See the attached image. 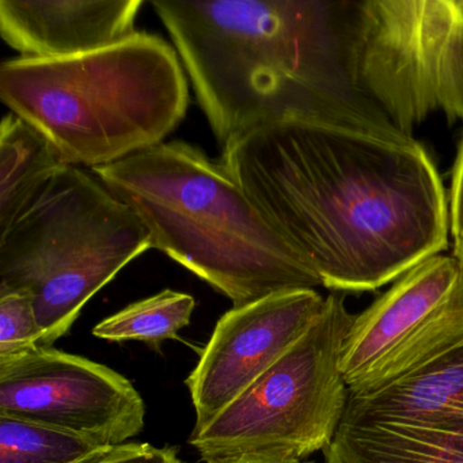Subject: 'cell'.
Masks as SVG:
<instances>
[{
  "instance_id": "6da1fadb",
  "label": "cell",
  "mask_w": 463,
  "mask_h": 463,
  "mask_svg": "<svg viewBox=\"0 0 463 463\" xmlns=\"http://www.w3.org/2000/svg\"><path fill=\"white\" fill-rule=\"evenodd\" d=\"M221 161L325 288L375 291L449 246L435 162L354 93L232 140Z\"/></svg>"
},
{
  "instance_id": "7a4b0ae2",
  "label": "cell",
  "mask_w": 463,
  "mask_h": 463,
  "mask_svg": "<svg viewBox=\"0 0 463 463\" xmlns=\"http://www.w3.org/2000/svg\"><path fill=\"white\" fill-rule=\"evenodd\" d=\"M222 147L294 118L327 93H354L340 4L153 0Z\"/></svg>"
},
{
  "instance_id": "3957f363",
  "label": "cell",
  "mask_w": 463,
  "mask_h": 463,
  "mask_svg": "<svg viewBox=\"0 0 463 463\" xmlns=\"http://www.w3.org/2000/svg\"><path fill=\"white\" fill-rule=\"evenodd\" d=\"M93 173L137 213L154 249L207 281L232 307L324 287L229 167L196 146L164 142Z\"/></svg>"
},
{
  "instance_id": "277c9868",
  "label": "cell",
  "mask_w": 463,
  "mask_h": 463,
  "mask_svg": "<svg viewBox=\"0 0 463 463\" xmlns=\"http://www.w3.org/2000/svg\"><path fill=\"white\" fill-rule=\"evenodd\" d=\"M0 99L61 164L93 170L164 143L188 110V77L175 47L137 32L74 58L5 61Z\"/></svg>"
},
{
  "instance_id": "5b68a950",
  "label": "cell",
  "mask_w": 463,
  "mask_h": 463,
  "mask_svg": "<svg viewBox=\"0 0 463 463\" xmlns=\"http://www.w3.org/2000/svg\"><path fill=\"white\" fill-rule=\"evenodd\" d=\"M150 249V234L128 205L99 178L64 165L0 234V288L31 298L40 345L52 346L83 306Z\"/></svg>"
},
{
  "instance_id": "8992f818",
  "label": "cell",
  "mask_w": 463,
  "mask_h": 463,
  "mask_svg": "<svg viewBox=\"0 0 463 463\" xmlns=\"http://www.w3.org/2000/svg\"><path fill=\"white\" fill-rule=\"evenodd\" d=\"M340 36L352 91L400 131L463 123V2H343Z\"/></svg>"
},
{
  "instance_id": "52a82bcc",
  "label": "cell",
  "mask_w": 463,
  "mask_h": 463,
  "mask_svg": "<svg viewBox=\"0 0 463 463\" xmlns=\"http://www.w3.org/2000/svg\"><path fill=\"white\" fill-rule=\"evenodd\" d=\"M354 318L341 298L329 295L313 326L279 362L208 424L194 428L189 444L203 460L302 463L324 451L348 402L340 359Z\"/></svg>"
},
{
  "instance_id": "ba28073f",
  "label": "cell",
  "mask_w": 463,
  "mask_h": 463,
  "mask_svg": "<svg viewBox=\"0 0 463 463\" xmlns=\"http://www.w3.org/2000/svg\"><path fill=\"white\" fill-rule=\"evenodd\" d=\"M325 463H463V340L401 378L349 392Z\"/></svg>"
},
{
  "instance_id": "9c48e42d",
  "label": "cell",
  "mask_w": 463,
  "mask_h": 463,
  "mask_svg": "<svg viewBox=\"0 0 463 463\" xmlns=\"http://www.w3.org/2000/svg\"><path fill=\"white\" fill-rule=\"evenodd\" d=\"M463 340V268L438 254L401 276L354 316L341 349L349 392L376 389Z\"/></svg>"
},
{
  "instance_id": "30bf717a",
  "label": "cell",
  "mask_w": 463,
  "mask_h": 463,
  "mask_svg": "<svg viewBox=\"0 0 463 463\" xmlns=\"http://www.w3.org/2000/svg\"><path fill=\"white\" fill-rule=\"evenodd\" d=\"M0 414L39 422L104 447L145 428V401L112 368L53 346L0 357Z\"/></svg>"
},
{
  "instance_id": "8fae6325",
  "label": "cell",
  "mask_w": 463,
  "mask_h": 463,
  "mask_svg": "<svg viewBox=\"0 0 463 463\" xmlns=\"http://www.w3.org/2000/svg\"><path fill=\"white\" fill-rule=\"evenodd\" d=\"M325 300L316 289H297L227 311L186 379L194 428L208 424L279 362L313 326Z\"/></svg>"
},
{
  "instance_id": "7c38bea8",
  "label": "cell",
  "mask_w": 463,
  "mask_h": 463,
  "mask_svg": "<svg viewBox=\"0 0 463 463\" xmlns=\"http://www.w3.org/2000/svg\"><path fill=\"white\" fill-rule=\"evenodd\" d=\"M143 5V0H0V34L20 58H74L134 36Z\"/></svg>"
},
{
  "instance_id": "4fadbf2b",
  "label": "cell",
  "mask_w": 463,
  "mask_h": 463,
  "mask_svg": "<svg viewBox=\"0 0 463 463\" xmlns=\"http://www.w3.org/2000/svg\"><path fill=\"white\" fill-rule=\"evenodd\" d=\"M47 137L14 113L0 123V234L6 232L63 167Z\"/></svg>"
},
{
  "instance_id": "5bb4252c",
  "label": "cell",
  "mask_w": 463,
  "mask_h": 463,
  "mask_svg": "<svg viewBox=\"0 0 463 463\" xmlns=\"http://www.w3.org/2000/svg\"><path fill=\"white\" fill-rule=\"evenodd\" d=\"M194 307L191 295L165 289L105 318L94 327L93 335L113 343L134 340L159 345L177 338L178 332L191 324Z\"/></svg>"
},
{
  "instance_id": "9a60e30c",
  "label": "cell",
  "mask_w": 463,
  "mask_h": 463,
  "mask_svg": "<svg viewBox=\"0 0 463 463\" xmlns=\"http://www.w3.org/2000/svg\"><path fill=\"white\" fill-rule=\"evenodd\" d=\"M112 447L0 414V463H90Z\"/></svg>"
},
{
  "instance_id": "2e32d148",
  "label": "cell",
  "mask_w": 463,
  "mask_h": 463,
  "mask_svg": "<svg viewBox=\"0 0 463 463\" xmlns=\"http://www.w3.org/2000/svg\"><path fill=\"white\" fill-rule=\"evenodd\" d=\"M43 332L28 295L0 288V357L13 356L42 343Z\"/></svg>"
},
{
  "instance_id": "e0dca14e",
  "label": "cell",
  "mask_w": 463,
  "mask_h": 463,
  "mask_svg": "<svg viewBox=\"0 0 463 463\" xmlns=\"http://www.w3.org/2000/svg\"><path fill=\"white\" fill-rule=\"evenodd\" d=\"M90 463H183L172 447L126 443L112 447Z\"/></svg>"
},
{
  "instance_id": "ac0fdd59",
  "label": "cell",
  "mask_w": 463,
  "mask_h": 463,
  "mask_svg": "<svg viewBox=\"0 0 463 463\" xmlns=\"http://www.w3.org/2000/svg\"><path fill=\"white\" fill-rule=\"evenodd\" d=\"M449 234L454 241V257L463 256V139L452 170L449 199Z\"/></svg>"
},
{
  "instance_id": "d6986e66",
  "label": "cell",
  "mask_w": 463,
  "mask_h": 463,
  "mask_svg": "<svg viewBox=\"0 0 463 463\" xmlns=\"http://www.w3.org/2000/svg\"><path fill=\"white\" fill-rule=\"evenodd\" d=\"M207 463H276L269 462V460L256 459V458L249 457H238V458H227V459L211 460Z\"/></svg>"
},
{
  "instance_id": "ffe728a7",
  "label": "cell",
  "mask_w": 463,
  "mask_h": 463,
  "mask_svg": "<svg viewBox=\"0 0 463 463\" xmlns=\"http://www.w3.org/2000/svg\"><path fill=\"white\" fill-rule=\"evenodd\" d=\"M458 260V259H457ZM458 261L460 262V265H462V268H463V259H460V260H458Z\"/></svg>"
},
{
  "instance_id": "44dd1931",
  "label": "cell",
  "mask_w": 463,
  "mask_h": 463,
  "mask_svg": "<svg viewBox=\"0 0 463 463\" xmlns=\"http://www.w3.org/2000/svg\"><path fill=\"white\" fill-rule=\"evenodd\" d=\"M455 259L460 260V259H463V256L455 257Z\"/></svg>"
}]
</instances>
